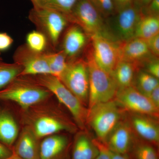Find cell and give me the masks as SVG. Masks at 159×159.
Returning a JSON list of instances; mask_svg holds the SVG:
<instances>
[{
    "label": "cell",
    "instance_id": "obj_15",
    "mask_svg": "<svg viewBox=\"0 0 159 159\" xmlns=\"http://www.w3.org/2000/svg\"><path fill=\"white\" fill-rule=\"evenodd\" d=\"M103 144L113 152L128 155L134 144L130 125L127 122L120 121Z\"/></svg>",
    "mask_w": 159,
    "mask_h": 159
},
{
    "label": "cell",
    "instance_id": "obj_14",
    "mask_svg": "<svg viewBox=\"0 0 159 159\" xmlns=\"http://www.w3.org/2000/svg\"><path fill=\"white\" fill-rule=\"evenodd\" d=\"M72 144L68 136L61 133L42 139L39 159H71Z\"/></svg>",
    "mask_w": 159,
    "mask_h": 159
},
{
    "label": "cell",
    "instance_id": "obj_10",
    "mask_svg": "<svg viewBox=\"0 0 159 159\" xmlns=\"http://www.w3.org/2000/svg\"><path fill=\"white\" fill-rule=\"evenodd\" d=\"M90 38L91 51L95 61L103 70L111 75L120 61V43L103 34H95Z\"/></svg>",
    "mask_w": 159,
    "mask_h": 159
},
{
    "label": "cell",
    "instance_id": "obj_39",
    "mask_svg": "<svg viewBox=\"0 0 159 159\" xmlns=\"http://www.w3.org/2000/svg\"><path fill=\"white\" fill-rule=\"evenodd\" d=\"M6 159H23L21 158L20 157H19L15 153L13 152V154L9 157L8 158Z\"/></svg>",
    "mask_w": 159,
    "mask_h": 159
},
{
    "label": "cell",
    "instance_id": "obj_2",
    "mask_svg": "<svg viewBox=\"0 0 159 159\" xmlns=\"http://www.w3.org/2000/svg\"><path fill=\"white\" fill-rule=\"evenodd\" d=\"M53 96L49 90L29 76H18L0 90V100L11 102L21 109L29 108Z\"/></svg>",
    "mask_w": 159,
    "mask_h": 159
},
{
    "label": "cell",
    "instance_id": "obj_38",
    "mask_svg": "<svg viewBox=\"0 0 159 159\" xmlns=\"http://www.w3.org/2000/svg\"><path fill=\"white\" fill-rule=\"evenodd\" d=\"M152 0H134V3L141 9H144L148 6Z\"/></svg>",
    "mask_w": 159,
    "mask_h": 159
},
{
    "label": "cell",
    "instance_id": "obj_11",
    "mask_svg": "<svg viewBox=\"0 0 159 159\" xmlns=\"http://www.w3.org/2000/svg\"><path fill=\"white\" fill-rule=\"evenodd\" d=\"M115 100L118 105L134 113L157 116L159 109L134 87L118 89Z\"/></svg>",
    "mask_w": 159,
    "mask_h": 159
},
{
    "label": "cell",
    "instance_id": "obj_8",
    "mask_svg": "<svg viewBox=\"0 0 159 159\" xmlns=\"http://www.w3.org/2000/svg\"><path fill=\"white\" fill-rule=\"evenodd\" d=\"M142 16V9L134 3L116 12L109 17V26H106L110 36L119 43L134 38L137 25Z\"/></svg>",
    "mask_w": 159,
    "mask_h": 159
},
{
    "label": "cell",
    "instance_id": "obj_32",
    "mask_svg": "<svg viewBox=\"0 0 159 159\" xmlns=\"http://www.w3.org/2000/svg\"><path fill=\"white\" fill-rule=\"evenodd\" d=\"M142 11L143 15L159 16V0H152Z\"/></svg>",
    "mask_w": 159,
    "mask_h": 159
},
{
    "label": "cell",
    "instance_id": "obj_22",
    "mask_svg": "<svg viewBox=\"0 0 159 159\" xmlns=\"http://www.w3.org/2000/svg\"><path fill=\"white\" fill-rule=\"evenodd\" d=\"M159 34V16L143 15L137 25L134 37L147 40Z\"/></svg>",
    "mask_w": 159,
    "mask_h": 159
},
{
    "label": "cell",
    "instance_id": "obj_34",
    "mask_svg": "<svg viewBox=\"0 0 159 159\" xmlns=\"http://www.w3.org/2000/svg\"><path fill=\"white\" fill-rule=\"evenodd\" d=\"M12 148L0 142V159H6L13 154Z\"/></svg>",
    "mask_w": 159,
    "mask_h": 159
},
{
    "label": "cell",
    "instance_id": "obj_21",
    "mask_svg": "<svg viewBox=\"0 0 159 159\" xmlns=\"http://www.w3.org/2000/svg\"><path fill=\"white\" fill-rule=\"evenodd\" d=\"M138 67L135 64L128 61H120L118 62L111 75L118 89L132 86L135 71Z\"/></svg>",
    "mask_w": 159,
    "mask_h": 159
},
{
    "label": "cell",
    "instance_id": "obj_27",
    "mask_svg": "<svg viewBox=\"0 0 159 159\" xmlns=\"http://www.w3.org/2000/svg\"><path fill=\"white\" fill-rule=\"evenodd\" d=\"M26 44L33 51L38 52H45L48 47L47 38L37 30L31 31L26 36Z\"/></svg>",
    "mask_w": 159,
    "mask_h": 159
},
{
    "label": "cell",
    "instance_id": "obj_28",
    "mask_svg": "<svg viewBox=\"0 0 159 159\" xmlns=\"http://www.w3.org/2000/svg\"><path fill=\"white\" fill-rule=\"evenodd\" d=\"M131 152L134 159H159L156 149L148 143H134Z\"/></svg>",
    "mask_w": 159,
    "mask_h": 159
},
{
    "label": "cell",
    "instance_id": "obj_30",
    "mask_svg": "<svg viewBox=\"0 0 159 159\" xmlns=\"http://www.w3.org/2000/svg\"><path fill=\"white\" fill-rule=\"evenodd\" d=\"M143 64L145 65V71L159 79V61L157 57L153 55L147 60Z\"/></svg>",
    "mask_w": 159,
    "mask_h": 159
},
{
    "label": "cell",
    "instance_id": "obj_17",
    "mask_svg": "<svg viewBox=\"0 0 159 159\" xmlns=\"http://www.w3.org/2000/svg\"><path fill=\"white\" fill-rule=\"evenodd\" d=\"M153 55L145 39L135 37L120 43V61L132 63L139 66Z\"/></svg>",
    "mask_w": 159,
    "mask_h": 159
},
{
    "label": "cell",
    "instance_id": "obj_29",
    "mask_svg": "<svg viewBox=\"0 0 159 159\" xmlns=\"http://www.w3.org/2000/svg\"><path fill=\"white\" fill-rule=\"evenodd\" d=\"M103 18H108L116 13L113 0H90Z\"/></svg>",
    "mask_w": 159,
    "mask_h": 159
},
{
    "label": "cell",
    "instance_id": "obj_35",
    "mask_svg": "<svg viewBox=\"0 0 159 159\" xmlns=\"http://www.w3.org/2000/svg\"><path fill=\"white\" fill-rule=\"evenodd\" d=\"M116 12L128 7L134 3V0H113Z\"/></svg>",
    "mask_w": 159,
    "mask_h": 159
},
{
    "label": "cell",
    "instance_id": "obj_24",
    "mask_svg": "<svg viewBox=\"0 0 159 159\" xmlns=\"http://www.w3.org/2000/svg\"><path fill=\"white\" fill-rule=\"evenodd\" d=\"M78 0H39L34 7L54 10L64 15L68 20Z\"/></svg>",
    "mask_w": 159,
    "mask_h": 159
},
{
    "label": "cell",
    "instance_id": "obj_41",
    "mask_svg": "<svg viewBox=\"0 0 159 159\" xmlns=\"http://www.w3.org/2000/svg\"><path fill=\"white\" fill-rule=\"evenodd\" d=\"M1 53H0V60H2V57H1Z\"/></svg>",
    "mask_w": 159,
    "mask_h": 159
},
{
    "label": "cell",
    "instance_id": "obj_23",
    "mask_svg": "<svg viewBox=\"0 0 159 159\" xmlns=\"http://www.w3.org/2000/svg\"><path fill=\"white\" fill-rule=\"evenodd\" d=\"M46 57L51 74L59 78L67 65L68 60L62 50L46 51Z\"/></svg>",
    "mask_w": 159,
    "mask_h": 159
},
{
    "label": "cell",
    "instance_id": "obj_31",
    "mask_svg": "<svg viewBox=\"0 0 159 159\" xmlns=\"http://www.w3.org/2000/svg\"><path fill=\"white\" fill-rule=\"evenodd\" d=\"M145 40L151 53L154 56L158 57L159 56V34Z\"/></svg>",
    "mask_w": 159,
    "mask_h": 159
},
{
    "label": "cell",
    "instance_id": "obj_1",
    "mask_svg": "<svg viewBox=\"0 0 159 159\" xmlns=\"http://www.w3.org/2000/svg\"><path fill=\"white\" fill-rule=\"evenodd\" d=\"M54 97V96H53ZM21 109L14 105L21 126L28 127L42 139L62 132H74L77 125L60 108V103L53 97Z\"/></svg>",
    "mask_w": 159,
    "mask_h": 159
},
{
    "label": "cell",
    "instance_id": "obj_40",
    "mask_svg": "<svg viewBox=\"0 0 159 159\" xmlns=\"http://www.w3.org/2000/svg\"><path fill=\"white\" fill-rule=\"evenodd\" d=\"M31 3L33 4V6H35L36 5V3L38 2L39 0H30Z\"/></svg>",
    "mask_w": 159,
    "mask_h": 159
},
{
    "label": "cell",
    "instance_id": "obj_36",
    "mask_svg": "<svg viewBox=\"0 0 159 159\" xmlns=\"http://www.w3.org/2000/svg\"><path fill=\"white\" fill-rule=\"evenodd\" d=\"M148 97L154 105L159 109V86L152 91Z\"/></svg>",
    "mask_w": 159,
    "mask_h": 159
},
{
    "label": "cell",
    "instance_id": "obj_4",
    "mask_svg": "<svg viewBox=\"0 0 159 159\" xmlns=\"http://www.w3.org/2000/svg\"><path fill=\"white\" fill-rule=\"evenodd\" d=\"M85 61L89 73V109L98 103L113 100L118 89L112 76L96 62L91 50L88 52Z\"/></svg>",
    "mask_w": 159,
    "mask_h": 159
},
{
    "label": "cell",
    "instance_id": "obj_7",
    "mask_svg": "<svg viewBox=\"0 0 159 159\" xmlns=\"http://www.w3.org/2000/svg\"><path fill=\"white\" fill-rule=\"evenodd\" d=\"M68 20L80 27L89 37L101 34L111 38L103 18L90 0H78Z\"/></svg>",
    "mask_w": 159,
    "mask_h": 159
},
{
    "label": "cell",
    "instance_id": "obj_9",
    "mask_svg": "<svg viewBox=\"0 0 159 159\" xmlns=\"http://www.w3.org/2000/svg\"><path fill=\"white\" fill-rule=\"evenodd\" d=\"M84 106L88 103L89 73L86 61L82 58L68 60L66 67L59 78Z\"/></svg>",
    "mask_w": 159,
    "mask_h": 159
},
{
    "label": "cell",
    "instance_id": "obj_19",
    "mask_svg": "<svg viewBox=\"0 0 159 159\" xmlns=\"http://www.w3.org/2000/svg\"><path fill=\"white\" fill-rule=\"evenodd\" d=\"M86 40L87 35L84 31L79 26L73 24L65 33L61 50L67 58H75L85 46Z\"/></svg>",
    "mask_w": 159,
    "mask_h": 159
},
{
    "label": "cell",
    "instance_id": "obj_3",
    "mask_svg": "<svg viewBox=\"0 0 159 159\" xmlns=\"http://www.w3.org/2000/svg\"><path fill=\"white\" fill-rule=\"evenodd\" d=\"M29 76L40 85L49 90L58 102L69 111L77 127L84 129L87 124L88 109L59 78L51 74Z\"/></svg>",
    "mask_w": 159,
    "mask_h": 159
},
{
    "label": "cell",
    "instance_id": "obj_16",
    "mask_svg": "<svg viewBox=\"0 0 159 159\" xmlns=\"http://www.w3.org/2000/svg\"><path fill=\"white\" fill-rule=\"evenodd\" d=\"M41 140L26 126H21L12 147L13 152L23 159H39Z\"/></svg>",
    "mask_w": 159,
    "mask_h": 159
},
{
    "label": "cell",
    "instance_id": "obj_37",
    "mask_svg": "<svg viewBox=\"0 0 159 159\" xmlns=\"http://www.w3.org/2000/svg\"><path fill=\"white\" fill-rule=\"evenodd\" d=\"M107 152L111 159H130L129 157L127 155H122L116 153L109 150L108 148H107Z\"/></svg>",
    "mask_w": 159,
    "mask_h": 159
},
{
    "label": "cell",
    "instance_id": "obj_26",
    "mask_svg": "<svg viewBox=\"0 0 159 159\" xmlns=\"http://www.w3.org/2000/svg\"><path fill=\"white\" fill-rule=\"evenodd\" d=\"M159 86V79L145 71H141L137 75L136 89L148 97L156 88Z\"/></svg>",
    "mask_w": 159,
    "mask_h": 159
},
{
    "label": "cell",
    "instance_id": "obj_33",
    "mask_svg": "<svg viewBox=\"0 0 159 159\" xmlns=\"http://www.w3.org/2000/svg\"><path fill=\"white\" fill-rule=\"evenodd\" d=\"M13 43L12 38L6 32H0V53L10 48Z\"/></svg>",
    "mask_w": 159,
    "mask_h": 159
},
{
    "label": "cell",
    "instance_id": "obj_6",
    "mask_svg": "<svg viewBox=\"0 0 159 159\" xmlns=\"http://www.w3.org/2000/svg\"><path fill=\"white\" fill-rule=\"evenodd\" d=\"M120 106L115 100L101 102L88 109L87 123L97 135V140L104 143L111 132L121 121Z\"/></svg>",
    "mask_w": 159,
    "mask_h": 159
},
{
    "label": "cell",
    "instance_id": "obj_25",
    "mask_svg": "<svg viewBox=\"0 0 159 159\" xmlns=\"http://www.w3.org/2000/svg\"><path fill=\"white\" fill-rule=\"evenodd\" d=\"M21 67L16 63H8L0 60V90L6 87L22 71Z\"/></svg>",
    "mask_w": 159,
    "mask_h": 159
},
{
    "label": "cell",
    "instance_id": "obj_12",
    "mask_svg": "<svg viewBox=\"0 0 159 159\" xmlns=\"http://www.w3.org/2000/svg\"><path fill=\"white\" fill-rule=\"evenodd\" d=\"M45 52L33 51L26 43L19 46L15 51L13 58L14 62L22 68L20 75L35 76L51 74Z\"/></svg>",
    "mask_w": 159,
    "mask_h": 159
},
{
    "label": "cell",
    "instance_id": "obj_18",
    "mask_svg": "<svg viewBox=\"0 0 159 159\" xmlns=\"http://www.w3.org/2000/svg\"><path fill=\"white\" fill-rule=\"evenodd\" d=\"M151 116L134 114L132 117L133 127L139 136L153 145L159 142V127Z\"/></svg>",
    "mask_w": 159,
    "mask_h": 159
},
{
    "label": "cell",
    "instance_id": "obj_5",
    "mask_svg": "<svg viewBox=\"0 0 159 159\" xmlns=\"http://www.w3.org/2000/svg\"><path fill=\"white\" fill-rule=\"evenodd\" d=\"M29 20L48 40V47L55 51L63 31L69 21L63 15L51 9L33 7L29 12Z\"/></svg>",
    "mask_w": 159,
    "mask_h": 159
},
{
    "label": "cell",
    "instance_id": "obj_20",
    "mask_svg": "<svg viewBox=\"0 0 159 159\" xmlns=\"http://www.w3.org/2000/svg\"><path fill=\"white\" fill-rule=\"evenodd\" d=\"M99 153L93 140L84 133L77 134L71 146V159H95Z\"/></svg>",
    "mask_w": 159,
    "mask_h": 159
},
{
    "label": "cell",
    "instance_id": "obj_13",
    "mask_svg": "<svg viewBox=\"0 0 159 159\" xmlns=\"http://www.w3.org/2000/svg\"><path fill=\"white\" fill-rule=\"evenodd\" d=\"M21 128L13 104L0 100V142L12 148Z\"/></svg>",
    "mask_w": 159,
    "mask_h": 159
}]
</instances>
